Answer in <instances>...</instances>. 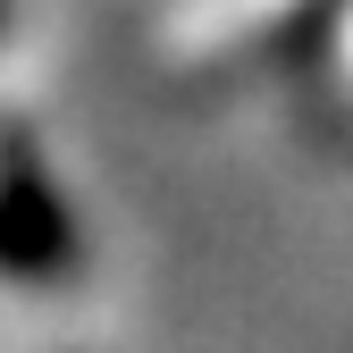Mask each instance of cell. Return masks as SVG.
<instances>
[{
    "label": "cell",
    "mask_w": 353,
    "mask_h": 353,
    "mask_svg": "<svg viewBox=\"0 0 353 353\" xmlns=\"http://www.w3.org/2000/svg\"><path fill=\"white\" fill-rule=\"evenodd\" d=\"M84 270V228L76 202L26 143V126H0V278L26 294H59Z\"/></svg>",
    "instance_id": "1"
},
{
    "label": "cell",
    "mask_w": 353,
    "mask_h": 353,
    "mask_svg": "<svg viewBox=\"0 0 353 353\" xmlns=\"http://www.w3.org/2000/svg\"><path fill=\"white\" fill-rule=\"evenodd\" d=\"M0 34H9V0H0Z\"/></svg>",
    "instance_id": "2"
}]
</instances>
